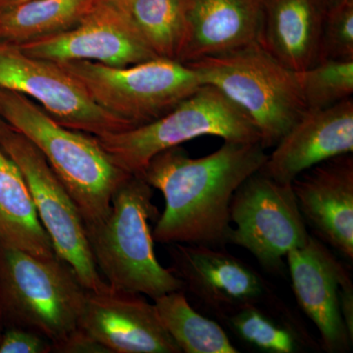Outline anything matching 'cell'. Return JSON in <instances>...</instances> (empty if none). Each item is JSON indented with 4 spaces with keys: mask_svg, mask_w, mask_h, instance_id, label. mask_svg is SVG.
I'll list each match as a JSON object with an SVG mask.
<instances>
[{
    "mask_svg": "<svg viewBox=\"0 0 353 353\" xmlns=\"http://www.w3.org/2000/svg\"><path fill=\"white\" fill-rule=\"evenodd\" d=\"M204 136L260 143L259 132L245 113L218 88L209 85H202L157 120L95 138L119 168L141 176L159 153Z\"/></svg>",
    "mask_w": 353,
    "mask_h": 353,
    "instance_id": "cell-6",
    "label": "cell"
},
{
    "mask_svg": "<svg viewBox=\"0 0 353 353\" xmlns=\"http://www.w3.org/2000/svg\"><path fill=\"white\" fill-rule=\"evenodd\" d=\"M17 46L30 57L57 63L90 61L126 67L157 57L115 6L101 2L74 27Z\"/></svg>",
    "mask_w": 353,
    "mask_h": 353,
    "instance_id": "cell-12",
    "label": "cell"
},
{
    "mask_svg": "<svg viewBox=\"0 0 353 353\" xmlns=\"http://www.w3.org/2000/svg\"><path fill=\"white\" fill-rule=\"evenodd\" d=\"M323 16L315 0H266L256 43L285 68L304 71L320 62Z\"/></svg>",
    "mask_w": 353,
    "mask_h": 353,
    "instance_id": "cell-18",
    "label": "cell"
},
{
    "mask_svg": "<svg viewBox=\"0 0 353 353\" xmlns=\"http://www.w3.org/2000/svg\"><path fill=\"white\" fill-rule=\"evenodd\" d=\"M159 215L153 188L131 175L114 192L108 215L85 225L92 259L109 287L152 299L183 290L182 281L155 254L150 222Z\"/></svg>",
    "mask_w": 353,
    "mask_h": 353,
    "instance_id": "cell-3",
    "label": "cell"
},
{
    "mask_svg": "<svg viewBox=\"0 0 353 353\" xmlns=\"http://www.w3.org/2000/svg\"><path fill=\"white\" fill-rule=\"evenodd\" d=\"M224 322L243 343L259 352L296 353L301 348L296 330L272 317L261 306H246Z\"/></svg>",
    "mask_w": 353,
    "mask_h": 353,
    "instance_id": "cell-23",
    "label": "cell"
},
{
    "mask_svg": "<svg viewBox=\"0 0 353 353\" xmlns=\"http://www.w3.org/2000/svg\"><path fill=\"white\" fill-rule=\"evenodd\" d=\"M1 336H2V326H1V324H0V341H1Z\"/></svg>",
    "mask_w": 353,
    "mask_h": 353,
    "instance_id": "cell-33",
    "label": "cell"
},
{
    "mask_svg": "<svg viewBox=\"0 0 353 353\" xmlns=\"http://www.w3.org/2000/svg\"><path fill=\"white\" fill-rule=\"evenodd\" d=\"M99 0H30L0 8V43L17 44L78 24Z\"/></svg>",
    "mask_w": 353,
    "mask_h": 353,
    "instance_id": "cell-20",
    "label": "cell"
},
{
    "mask_svg": "<svg viewBox=\"0 0 353 353\" xmlns=\"http://www.w3.org/2000/svg\"><path fill=\"white\" fill-rule=\"evenodd\" d=\"M230 221L234 227L228 245L245 248L272 273H282L288 252L305 245L310 236L292 183L277 182L261 170L234 192Z\"/></svg>",
    "mask_w": 353,
    "mask_h": 353,
    "instance_id": "cell-8",
    "label": "cell"
},
{
    "mask_svg": "<svg viewBox=\"0 0 353 353\" xmlns=\"http://www.w3.org/2000/svg\"><path fill=\"white\" fill-rule=\"evenodd\" d=\"M265 150L259 141H224L203 157H190L181 145L153 157L139 176L164 196L153 240L164 245H228L232 199L263 167L268 158Z\"/></svg>",
    "mask_w": 353,
    "mask_h": 353,
    "instance_id": "cell-1",
    "label": "cell"
},
{
    "mask_svg": "<svg viewBox=\"0 0 353 353\" xmlns=\"http://www.w3.org/2000/svg\"><path fill=\"white\" fill-rule=\"evenodd\" d=\"M26 1H30V0H0V8L16 6Z\"/></svg>",
    "mask_w": 353,
    "mask_h": 353,
    "instance_id": "cell-31",
    "label": "cell"
},
{
    "mask_svg": "<svg viewBox=\"0 0 353 353\" xmlns=\"http://www.w3.org/2000/svg\"><path fill=\"white\" fill-rule=\"evenodd\" d=\"M113 6L157 57L179 61L185 34L183 0H126Z\"/></svg>",
    "mask_w": 353,
    "mask_h": 353,
    "instance_id": "cell-21",
    "label": "cell"
},
{
    "mask_svg": "<svg viewBox=\"0 0 353 353\" xmlns=\"http://www.w3.org/2000/svg\"><path fill=\"white\" fill-rule=\"evenodd\" d=\"M0 243L38 256L57 255L22 172L0 146Z\"/></svg>",
    "mask_w": 353,
    "mask_h": 353,
    "instance_id": "cell-19",
    "label": "cell"
},
{
    "mask_svg": "<svg viewBox=\"0 0 353 353\" xmlns=\"http://www.w3.org/2000/svg\"><path fill=\"white\" fill-rule=\"evenodd\" d=\"M307 110L336 105L353 94V60H324L296 72Z\"/></svg>",
    "mask_w": 353,
    "mask_h": 353,
    "instance_id": "cell-24",
    "label": "cell"
},
{
    "mask_svg": "<svg viewBox=\"0 0 353 353\" xmlns=\"http://www.w3.org/2000/svg\"><path fill=\"white\" fill-rule=\"evenodd\" d=\"M185 64L196 72L202 85L218 88L245 113L265 150L277 145L307 111L296 72L257 43Z\"/></svg>",
    "mask_w": 353,
    "mask_h": 353,
    "instance_id": "cell-5",
    "label": "cell"
},
{
    "mask_svg": "<svg viewBox=\"0 0 353 353\" xmlns=\"http://www.w3.org/2000/svg\"><path fill=\"white\" fill-rule=\"evenodd\" d=\"M52 343L30 330L7 327L2 331L0 353H50Z\"/></svg>",
    "mask_w": 353,
    "mask_h": 353,
    "instance_id": "cell-26",
    "label": "cell"
},
{
    "mask_svg": "<svg viewBox=\"0 0 353 353\" xmlns=\"http://www.w3.org/2000/svg\"><path fill=\"white\" fill-rule=\"evenodd\" d=\"M185 34L179 61H196L256 43L266 0H183Z\"/></svg>",
    "mask_w": 353,
    "mask_h": 353,
    "instance_id": "cell-17",
    "label": "cell"
},
{
    "mask_svg": "<svg viewBox=\"0 0 353 353\" xmlns=\"http://www.w3.org/2000/svg\"><path fill=\"white\" fill-rule=\"evenodd\" d=\"M124 1H126V0H99L97 2H101V3L110 4V6H118V4L123 3Z\"/></svg>",
    "mask_w": 353,
    "mask_h": 353,
    "instance_id": "cell-32",
    "label": "cell"
},
{
    "mask_svg": "<svg viewBox=\"0 0 353 353\" xmlns=\"http://www.w3.org/2000/svg\"><path fill=\"white\" fill-rule=\"evenodd\" d=\"M78 327L110 353H182L143 294L88 290Z\"/></svg>",
    "mask_w": 353,
    "mask_h": 353,
    "instance_id": "cell-14",
    "label": "cell"
},
{
    "mask_svg": "<svg viewBox=\"0 0 353 353\" xmlns=\"http://www.w3.org/2000/svg\"><path fill=\"white\" fill-rule=\"evenodd\" d=\"M315 1L317 2L318 6L321 7L322 10L325 12V11L328 10L329 8H331L332 6H334V4L340 2L341 0H315Z\"/></svg>",
    "mask_w": 353,
    "mask_h": 353,
    "instance_id": "cell-29",
    "label": "cell"
},
{
    "mask_svg": "<svg viewBox=\"0 0 353 353\" xmlns=\"http://www.w3.org/2000/svg\"><path fill=\"white\" fill-rule=\"evenodd\" d=\"M288 268L297 303L319 331L323 350L345 353L352 350L340 307V290L350 277L345 265L324 243L310 234L305 245L288 252Z\"/></svg>",
    "mask_w": 353,
    "mask_h": 353,
    "instance_id": "cell-13",
    "label": "cell"
},
{
    "mask_svg": "<svg viewBox=\"0 0 353 353\" xmlns=\"http://www.w3.org/2000/svg\"><path fill=\"white\" fill-rule=\"evenodd\" d=\"M0 146L22 172L39 219L57 256L73 268L88 290H108L109 285L92 259L87 228L78 206L46 158L15 130L0 139Z\"/></svg>",
    "mask_w": 353,
    "mask_h": 353,
    "instance_id": "cell-9",
    "label": "cell"
},
{
    "mask_svg": "<svg viewBox=\"0 0 353 353\" xmlns=\"http://www.w3.org/2000/svg\"><path fill=\"white\" fill-rule=\"evenodd\" d=\"M157 314L182 353H239L218 323L190 306L185 292L176 290L153 299Z\"/></svg>",
    "mask_w": 353,
    "mask_h": 353,
    "instance_id": "cell-22",
    "label": "cell"
},
{
    "mask_svg": "<svg viewBox=\"0 0 353 353\" xmlns=\"http://www.w3.org/2000/svg\"><path fill=\"white\" fill-rule=\"evenodd\" d=\"M88 290L64 260L0 243V324L57 345L78 328Z\"/></svg>",
    "mask_w": 353,
    "mask_h": 353,
    "instance_id": "cell-4",
    "label": "cell"
},
{
    "mask_svg": "<svg viewBox=\"0 0 353 353\" xmlns=\"http://www.w3.org/2000/svg\"><path fill=\"white\" fill-rule=\"evenodd\" d=\"M12 130H14L13 128L0 117V139L3 138L4 136H6Z\"/></svg>",
    "mask_w": 353,
    "mask_h": 353,
    "instance_id": "cell-30",
    "label": "cell"
},
{
    "mask_svg": "<svg viewBox=\"0 0 353 353\" xmlns=\"http://www.w3.org/2000/svg\"><path fill=\"white\" fill-rule=\"evenodd\" d=\"M0 117L41 152L85 225L108 215L114 192L131 174L114 163L94 136L63 126L29 97L4 88Z\"/></svg>",
    "mask_w": 353,
    "mask_h": 353,
    "instance_id": "cell-2",
    "label": "cell"
},
{
    "mask_svg": "<svg viewBox=\"0 0 353 353\" xmlns=\"http://www.w3.org/2000/svg\"><path fill=\"white\" fill-rule=\"evenodd\" d=\"M52 352L110 353L108 348L80 327L74 330L63 341L52 345Z\"/></svg>",
    "mask_w": 353,
    "mask_h": 353,
    "instance_id": "cell-27",
    "label": "cell"
},
{
    "mask_svg": "<svg viewBox=\"0 0 353 353\" xmlns=\"http://www.w3.org/2000/svg\"><path fill=\"white\" fill-rule=\"evenodd\" d=\"M170 245V269L183 292L222 321L246 306L277 303L264 278L224 248Z\"/></svg>",
    "mask_w": 353,
    "mask_h": 353,
    "instance_id": "cell-11",
    "label": "cell"
},
{
    "mask_svg": "<svg viewBox=\"0 0 353 353\" xmlns=\"http://www.w3.org/2000/svg\"><path fill=\"white\" fill-rule=\"evenodd\" d=\"M340 307L348 333L353 338V284L352 278L347 279L341 285Z\"/></svg>",
    "mask_w": 353,
    "mask_h": 353,
    "instance_id": "cell-28",
    "label": "cell"
},
{
    "mask_svg": "<svg viewBox=\"0 0 353 353\" xmlns=\"http://www.w3.org/2000/svg\"><path fill=\"white\" fill-rule=\"evenodd\" d=\"M260 170L277 182L331 158L353 152L352 97L320 110H307L274 146Z\"/></svg>",
    "mask_w": 353,
    "mask_h": 353,
    "instance_id": "cell-16",
    "label": "cell"
},
{
    "mask_svg": "<svg viewBox=\"0 0 353 353\" xmlns=\"http://www.w3.org/2000/svg\"><path fill=\"white\" fill-rule=\"evenodd\" d=\"M57 64L83 85L97 105L132 129L161 117L202 85L192 67L169 58L126 67L90 61Z\"/></svg>",
    "mask_w": 353,
    "mask_h": 353,
    "instance_id": "cell-7",
    "label": "cell"
},
{
    "mask_svg": "<svg viewBox=\"0 0 353 353\" xmlns=\"http://www.w3.org/2000/svg\"><path fill=\"white\" fill-rule=\"evenodd\" d=\"M0 88L26 95L76 131L101 137L132 129L97 105L60 65L30 57L15 44L0 43Z\"/></svg>",
    "mask_w": 353,
    "mask_h": 353,
    "instance_id": "cell-10",
    "label": "cell"
},
{
    "mask_svg": "<svg viewBox=\"0 0 353 353\" xmlns=\"http://www.w3.org/2000/svg\"><path fill=\"white\" fill-rule=\"evenodd\" d=\"M353 60V0H341L323 16L320 61Z\"/></svg>",
    "mask_w": 353,
    "mask_h": 353,
    "instance_id": "cell-25",
    "label": "cell"
},
{
    "mask_svg": "<svg viewBox=\"0 0 353 353\" xmlns=\"http://www.w3.org/2000/svg\"><path fill=\"white\" fill-rule=\"evenodd\" d=\"M292 187L314 236L352 261V153L311 167L292 181Z\"/></svg>",
    "mask_w": 353,
    "mask_h": 353,
    "instance_id": "cell-15",
    "label": "cell"
}]
</instances>
